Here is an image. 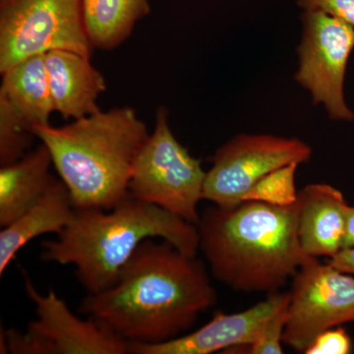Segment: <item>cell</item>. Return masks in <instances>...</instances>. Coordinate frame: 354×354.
<instances>
[{
    "label": "cell",
    "mask_w": 354,
    "mask_h": 354,
    "mask_svg": "<svg viewBox=\"0 0 354 354\" xmlns=\"http://www.w3.org/2000/svg\"><path fill=\"white\" fill-rule=\"evenodd\" d=\"M160 239L197 256V225L128 193L113 209H75L68 225L53 241L41 244V259L73 265L88 295L118 281L122 268L142 242Z\"/></svg>",
    "instance_id": "3"
},
{
    "label": "cell",
    "mask_w": 354,
    "mask_h": 354,
    "mask_svg": "<svg viewBox=\"0 0 354 354\" xmlns=\"http://www.w3.org/2000/svg\"><path fill=\"white\" fill-rule=\"evenodd\" d=\"M57 50L92 57L81 0H13L0 7V73Z\"/></svg>",
    "instance_id": "6"
},
{
    "label": "cell",
    "mask_w": 354,
    "mask_h": 354,
    "mask_svg": "<svg viewBox=\"0 0 354 354\" xmlns=\"http://www.w3.org/2000/svg\"><path fill=\"white\" fill-rule=\"evenodd\" d=\"M290 301V300H288ZM288 302L283 305L274 318L270 321L267 327L260 335L257 341L249 346H237V348L246 351L244 353L250 354H281L283 353V335L285 332L286 320H288ZM228 349V351H230Z\"/></svg>",
    "instance_id": "20"
},
{
    "label": "cell",
    "mask_w": 354,
    "mask_h": 354,
    "mask_svg": "<svg viewBox=\"0 0 354 354\" xmlns=\"http://www.w3.org/2000/svg\"><path fill=\"white\" fill-rule=\"evenodd\" d=\"M84 25L93 48L109 50L131 35L151 10V0H81Z\"/></svg>",
    "instance_id": "17"
},
{
    "label": "cell",
    "mask_w": 354,
    "mask_h": 354,
    "mask_svg": "<svg viewBox=\"0 0 354 354\" xmlns=\"http://www.w3.org/2000/svg\"><path fill=\"white\" fill-rule=\"evenodd\" d=\"M354 247V206H348L346 211V230H344V249Z\"/></svg>",
    "instance_id": "24"
},
{
    "label": "cell",
    "mask_w": 354,
    "mask_h": 354,
    "mask_svg": "<svg viewBox=\"0 0 354 354\" xmlns=\"http://www.w3.org/2000/svg\"><path fill=\"white\" fill-rule=\"evenodd\" d=\"M25 291L35 305L36 320L26 332L6 330L8 353L13 354H125L129 342L99 319L77 317L53 288L41 295L25 276Z\"/></svg>",
    "instance_id": "7"
},
{
    "label": "cell",
    "mask_w": 354,
    "mask_h": 354,
    "mask_svg": "<svg viewBox=\"0 0 354 354\" xmlns=\"http://www.w3.org/2000/svg\"><path fill=\"white\" fill-rule=\"evenodd\" d=\"M298 237L310 257H334L344 249L348 204L341 190L325 183L305 186L298 192Z\"/></svg>",
    "instance_id": "12"
},
{
    "label": "cell",
    "mask_w": 354,
    "mask_h": 354,
    "mask_svg": "<svg viewBox=\"0 0 354 354\" xmlns=\"http://www.w3.org/2000/svg\"><path fill=\"white\" fill-rule=\"evenodd\" d=\"M74 209L66 185L62 179H55L36 205L0 232V274L32 239L62 232L72 220Z\"/></svg>",
    "instance_id": "14"
},
{
    "label": "cell",
    "mask_w": 354,
    "mask_h": 354,
    "mask_svg": "<svg viewBox=\"0 0 354 354\" xmlns=\"http://www.w3.org/2000/svg\"><path fill=\"white\" fill-rule=\"evenodd\" d=\"M75 209H111L128 185L148 129L131 108L100 109L62 127H37Z\"/></svg>",
    "instance_id": "4"
},
{
    "label": "cell",
    "mask_w": 354,
    "mask_h": 354,
    "mask_svg": "<svg viewBox=\"0 0 354 354\" xmlns=\"http://www.w3.org/2000/svg\"><path fill=\"white\" fill-rule=\"evenodd\" d=\"M311 157V147L299 139L237 135L214 156L213 167L206 174L203 200L223 208H234L270 172L290 164H304Z\"/></svg>",
    "instance_id": "9"
},
{
    "label": "cell",
    "mask_w": 354,
    "mask_h": 354,
    "mask_svg": "<svg viewBox=\"0 0 354 354\" xmlns=\"http://www.w3.org/2000/svg\"><path fill=\"white\" fill-rule=\"evenodd\" d=\"M290 292H272L259 304L239 313H216L202 328L160 344L129 342L130 354H211L249 346L259 339ZM223 351V353H225Z\"/></svg>",
    "instance_id": "11"
},
{
    "label": "cell",
    "mask_w": 354,
    "mask_h": 354,
    "mask_svg": "<svg viewBox=\"0 0 354 354\" xmlns=\"http://www.w3.org/2000/svg\"><path fill=\"white\" fill-rule=\"evenodd\" d=\"M13 0H0V7L6 6L7 4H9Z\"/></svg>",
    "instance_id": "25"
},
{
    "label": "cell",
    "mask_w": 354,
    "mask_h": 354,
    "mask_svg": "<svg viewBox=\"0 0 354 354\" xmlns=\"http://www.w3.org/2000/svg\"><path fill=\"white\" fill-rule=\"evenodd\" d=\"M90 58L64 50L44 55L53 109L67 120H79L100 111L97 100L106 90V84Z\"/></svg>",
    "instance_id": "13"
},
{
    "label": "cell",
    "mask_w": 354,
    "mask_h": 354,
    "mask_svg": "<svg viewBox=\"0 0 354 354\" xmlns=\"http://www.w3.org/2000/svg\"><path fill=\"white\" fill-rule=\"evenodd\" d=\"M299 199L290 207L256 201L209 207L198 223L199 249L214 278L243 292H278L309 259L298 237Z\"/></svg>",
    "instance_id": "2"
},
{
    "label": "cell",
    "mask_w": 354,
    "mask_h": 354,
    "mask_svg": "<svg viewBox=\"0 0 354 354\" xmlns=\"http://www.w3.org/2000/svg\"><path fill=\"white\" fill-rule=\"evenodd\" d=\"M297 3L304 11H322L354 29V0H297Z\"/></svg>",
    "instance_id": "22"
},
{
    "label": "cell",
    "mask_w": 354,
    "mask_h": 354,
    "mask_svg": "<svg viewBox=\"0 0 354 354\" xmlns=\"http://www.w3.org/2000/svg\"><path fill=\"white\" fill-rule=\"evenodd\" d=\"M297 48L295 81L308 91L332 120L353 121L344 97V78L354 48V29L344 21L318 10H304Z\"/></svg>",
    "instance_id": "8"
},
{
    "label": "cell",
    "mask_w": 354,
    "mask_h": 354,
    "mask_svg": "<svg viewBox=\"0 0 354 354\" xmlns=\"http://www.w3.org/2000/svg\"><path fill=\"white\" fill-rule=\"evenodd\" d=\"M353 353V342L342 327L332 328L318 335L305 351V354H349Z\"/></svg>",
    "instance_id": "21"
},
{
    "label": "cell",
    "mask_w": 354,
    "mask_h": 354,
    "mask_svg": "<svg viewBox=\"0 0 354 354\" xmlns=\"http://www.w3.org/2000/svg\"><path fill=\"white\" fill-rule=\"evenodd\" d=\"M354 323V276L310 257L293 277L283 344L305 353L319 335Z\"/></svg>",
    "instance_id": "10"
},
{
    "label": "cell",
    "mask_w": 354,
    "mask_h": 354,
    "mask_svg": "<svg viewBox=\"0 0 354 354\" xmlns=\"http://www.w3.org/2000/svg\"><path fill=\"white\" fill-rule=\"evenodd\" d=\"M298 164L279 167L261 178L244 196L243 202L266 203L277 207H290L298 200L295 174Z\"/></svg>",
    "instance_id": "19"
},
{
    "label": "cell",
    "mask_w": 354,
    "mask_h": 354,
    "mask_svg": "<svg viewBox=\"0 0 354 354\" xmlns=\"http://www.w3.org/2000/svg\"><path fill=\"white\" fill-rule=\"evenodd\" d=\"M35 136L32 128L6 102L0 100V165L17 162L31 148Z\"/></svg>",
    "instance_id": "18"
},
{
    "label": "cell",
    "mask_w": 354,
    "mask_h": 354,
    "mask_svg": "<svg viewBox=\"0 0 354 354\" xmlns=\"http://www.w3.org/2000/svg\"><path fill=\"white\" fill-rule=\"evenodd\" d=\"M335 269L354 276V247L342 249L341 252L327 261Z\"/></svg>",
    "instance_id": "23"
},
{
    "label": "cell",
    "mask_w": 354,
    "mask_h": 354,
    "mask_svg": "<svg viewBox=\"0 0 354 354\" xmlns=\"http://www.w3.org/2000/svg\"><path fill=\"white\" fill-rule=\"evenodd\" d=\"M50 151L44 145L0 169V227L10 225L41 200L57 177L50 174Z\"/></svg>",
    "instance_id": "15"
},
{
    "label": "cell",
    "mask_w": 354,
    "mask_h": 354,
    "mask_svg": "<svg viewBox=\"0 0 354 354\" xmlns=\"http://www.w3.org/2000/svg\"><path fill=\"white\" fill-rule=\"evenodd\" d=\"M206 266L174 244H140L118 281L88 295L80 313L95 317L127 342L160 344L180 337L216 304Z\"/></svg>",
    "instance_id": "1"
},
{
    "label": "cell",
    "mask_w": 354,
    "mask_h": 354,
    "mask_svg": "<svg viewBox=\"0 0 354 354\" xmlns=\"http://www.w3.org/2000/svg\"><path fill=\"white\" fill-rule=\"evenodd\" d=\"M2 75L0 100L35 129L50 124L55 113L44 55H35L13 65Z\"/></svg>",
    "instance_id": "16"
},
{
    "label": "cell",
    "mask_w": 354,
    "mask_h": 354,
    "mask_svg": "<svg viewBox=\"0 0 354 354\" xmlns=\"http://www.w3.org/2000/svg\"><path fill=\"white\" fill-rule=\"evenodd\" d=\"M206 174L201 160L174 137L169 111L158 109L155 129L135 160L128 193L197 225Z\"/></svg>",
    "instance_id": "5"
}]
</instances>
